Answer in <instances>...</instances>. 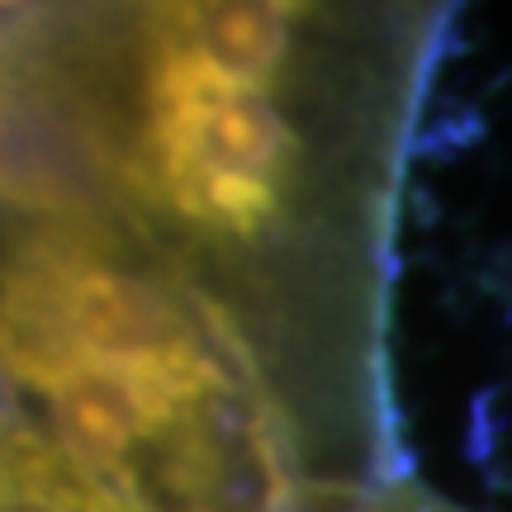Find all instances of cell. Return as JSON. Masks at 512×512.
<instances>
[{"mask_svg": "<svg viewBox=\"0 0 512 512\" xmlns=\"http://www.w3.org/2000/svg\"><path fill=\"white\" fill-rule=\"evenodd\" d=\"M138 195L214 242H256L280 228L299 190L304 138L275 95L228 86L171 62L143 67Z\"/></svg>", "mask_w": 512, "mask_h": 512, "instance_id": "1", "label": "cell"}, {"mask_svg": "<svg viewBox=\"0 0 512 512\" xmlns=\"http://www.w3.org/2000/svg\"><path fill=\"white\" fill-rule=\"evenodd\" d=\"M200 347V332L162 280L114 261L100 223H48L0 266V370L48 389L110 356Z\"/></svg>", "mask_w": 512, "mask_h": 512, "instance_id": "2", "label": "cell"}, {"mask_svg": "<svg viewBox=\"0 0 512 512\" xmlns=\"http://www.w3.org/2000/svg\"><path fill=\"white\" fill-rule=\"evenodd\" d=\"M147 62L271 95L318 0H138Z\"/></svg>", "mask_w": 512, "mask_h": 512, "instance_id": "3", "label": "cell"}, {"mask_svg": "<svg viewBox=\"0 0 512 512\" xmlns=\"http://www.w3.org/2000/svg\"><path fill=\"white\" fill-rule=\"evenodd\" d=\"M124 0H0V91L86 95Z\"/></svg>", "mask_w": 512, "mask_h": 512, "instance_id": "4", "label": "cell"}]
</instances>
